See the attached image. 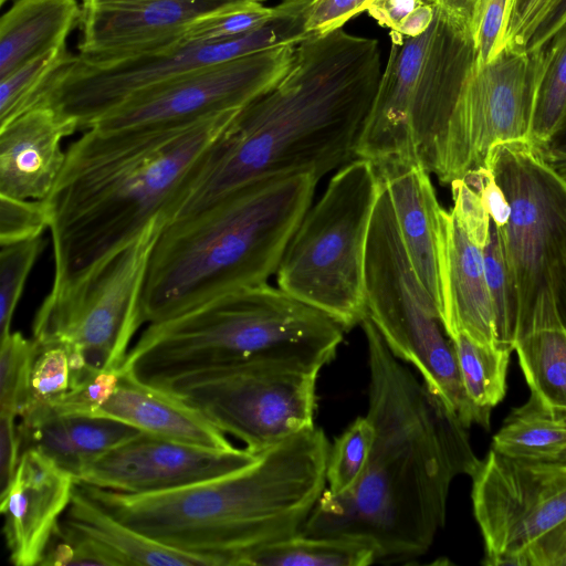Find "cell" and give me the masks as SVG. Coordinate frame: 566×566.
Segmentation results:
<instances>
[{"instance_id":"obj_1","label":"cell","mask_w":566,"mask_h":566,"mask_svg":"<svg viewBox=\"0 0 566 566\" xmlns=\"http://www.w3.org/2000/svg\"><path fill=\"white\" fill-rule=\"evenodd\" d=\"M360 326L370 375L366 417L375 428L370 458L352 490H324L300 533L363 538L377 562H411L444 526L453 480L472 478L482 460L468 428L390 352L368 315Z\"/></svg>"},{"instance_id":"obj_2","label":"cell","mask_w":566,"mask_h":566,"mask_svg":"<svg viewBox=\"0 0 566 566\" xmlns=\"http://www.w3.org/2000/svg\"><path fill=\"white\" fill-rule=\"evenodd\" d=\"M381 72L376 39L343 28L308 34L287 71L202 155L169 222L245 184L295 174L319 180L356 158Z\"/></svg>"},{"instance_id":"obj_3","label":"cell","mask_w":566,"mask_h":566,"mask_svg":"<svg viewBox=\"0 0 566 566\" xmlns=\"http://www.w3.org/2000/svg\"><path fill=\"white\" fill-rule=\"evenodd\" d=\"M240 111L116 129L91 127L65 151L44 199L59 286L167 224L200 158ZM165 224V226H166Z\"/></svg>"},{"instance_id":"obj_4","label":"cell","mask_w":566,"mask_h":566,"mask_svg":"<svg viewBox=\"0 0 566 566\" xmlns=\"http://www.w3.org/2000/svg\"><path fill=\"white\" fill-rule=\"evenodd\" d=\"M331 446L321 428L261 452L238 471L182 488L134 494L77 483L111 515L172 549L235 565L298 534L326 489Z\"/></svg>"},{"instance_id":"obj_5","label":"cell","mask_w":566,"mask_h":566,"mask_svg":"<svg viewBox=\"0 0 566 566\" xmlns=\"http://www.w3.org/2000/svg\"><path fill=\"white\" fill-rule=\"evenodd\" d=\"M317 182L312 174L255 180L164 226L143 287L144 324L268 283L312 206Z\"/></svg>"},{"instance_id":"obj_6","label":"cell","mask_w":566,"mask_h":566,"mask_svg":"<svg viewBox=\"0 0 566 566\" xmlns=\"http://www.w3.org/2000/svg\"><path fill=\"white\" fill-rule=\"evenodd\" d=\"M344 333L324 312L264 283L148 324L120 369L158 387L186 373L253 359L323 367L335 357Z\"/></svg>"},{"instance_id":"obj_7","label":"cell","mask_w":566,"mask_h":566,"mask_svg":"<svg viewBox=\"0 0 566 566\" xmlns=\"http://www.w3.org/2000/svg\"><path fill=\"white\" fill-rule=\"evenodd\" d=\"M475 59L469 25L440 7L419 35L390 32L387 63L355 156L374 164L418 160L429 171Z\"/></svg>"},{"instance_id":"obj_8","label":"cell","mask_w":566,"mask_h":566,"mask_svg":"<svg viewBox=\"0 0 566 566\" xmlns=\"http://www.w3.org/2000/svg\"><path fill=\"white\" fill-rule=\"evenodd\" d=\"M380 188L369 159L356 157L338 168L304 214L275 273L280 289L346 332L367 316L366 249Z\"/></svg>"},{"instance_id":"obj_9","label":"cell","mask_w":566,"mask_h":566,"mask_svg":"<svg viewBox=\"0 0 566 566\" xmlns=\"http://www.w3.org/2000/svg\"><path fill=\"white\" fill-rule=\"evenodd\" d=\"M380 182L366 249L367 315L390 352L415 366L427 387L468 429L476 424L490 430L491 409L475 406L465 395L452 339L411 265Z\"/></svg>"},{"instance_id":"obj_10","label":"cell","mask_w":566,"mask_h":566,"mask_svg":"<svg viewBox=\"0 0 566 566\" xmlns=\"http://www.w3.org/2000/svg\"><path fill=\"white\" fill-rule=\"evenodd\" d=\"M486 167L511 208L507 223L496 229L515 295L516 328L549 310H558L566 324V185L531 140L494 144Z\"/></svg>"},{"instance_id":"obj_11","label":"cell","mask_w":566,"mask_h":566,"mask_svg":"<svg viewBox=\"0 0 566 566\" xmlns=\"http://www.w3.org/2000/svg\"><path fill=\"white\" fill-rule=\"evenodd\" d=\"M313 0H282L260 28L221 42L180 41L150 53L102 64L76 55L53 77L39 105H48L88 129L132 94L186 72L281 45L297 44L308 33L306 18Z\"/></svg>"},{"instance_id":"obj_12","label":"cell","mask_w":566,"mask_h":566,"mask_svg":"<svg viewBox=\"0 0 566 566\" xmlns=\"http://www.w3.org/2000/svg\"><path fill=\"white\" fill-rule=\"evenodd\" d=\"M166 224L153 221L135 240L78 277L52 286L32 324L40 345L77 348L95 370L120 369L144 324L142 294L154 244Z\"/></svg>"},{"instance_id":"obj_13","label":"cell","mask_w":566,"mask_h":566,"mask_svg":"<svg viewBox=\"0 0 566 566\" xmlns=\"http://www.w3.org/2000/svg\"><path fill=\"white\" fill-rule=\"evenodd\" d=\"M321 369L302 361L253 359L186 373L157 388L261 453L315 427Z\"/></svg>"},{"instance_id":"obj_14","label":"cell","mask_w":566,"mask_h":566,"mask_svg":"<svg viewBox=\"0 0 566 566\" xmlns=\"http://www.w3.org/2000/svg\"><path fill=\"white\" fill-rule=\"evenodd\" d=\"M538 51L505 48L467 75L430 175L442 185L486 167L500 142L531 140Z\"/></svg>"},{"instance_id":"obj_15","label":"cell","mask_w":566,"mask_h":566,"mask_svg":"<svg viewBox=\"0 0 566 566\" xmlns=\"http://www.w3.org/2000/svg\"><path fill=\"white\" fill-rule=\"evenodd\" d=\"M471 500L490 566L517 556L566 518V464L503 455L490 449L472 476Z\"/></svg>"},{"instance_id":"obj_16","label":"cell","mask_w":566,"mask_h":566,"mask_svg":"<svg viewBox=\"0 0 566 566\" xmlns=\"http://www.w3.org/2000/svg\"><path fill=\"white\" fill-rule=\"evenodd\" d=\"M295 46L281 45L163 81L132 94L91 127L171 124L240 111L287 71Z\"/></svg>"},{"instance_id":"obj_17","label":"cell","mask_w":566,"mask_h":566,"mask_svg":"<svg viewBox=\"0 0 566 566\" xmlns=\"http://www.w3.org/2000/svg\"><path fill=\"white\" fill-rule=\"evenodd\" d=\"M259 454L247 448H203L140 432L101 455L75 481L125 493L160 492L238 471Z\"/></svg>"},{"instance_id":"obj_18","label":"cell","mask_w":566,"mask_h":566,"mask_svg":"<svg viewBox=\"0 0 566 566\" xmlns=\"http://www.w3.org/2000/svg\"><path fill=\"white\" fill-rule=\"evenodd\" d=\"M243 0H82L77 57L102 64L182 41L196 20Z\"/></svg>"},{"instance_id":"obj_19","label":"cell","mask_w":566,"mask_h":566,"mask_svg":"<svg viewBox=\"0 0 566 566\" xmlns=\"http://www.w3.org/2000/svg\"><path fill=\"white\" fill-rule=\"evenodd\" d=\"M75 484L73 474L45 454L34 449L22 451L10 485L0 494L2 531L13 565L41 564Z\"/></svg>"},{"instance_id":"obj_20","label":"cell","mask_w":566,"mask_h":566,"mask_svg":"<svg viewBox=\"0 0 566 566\" xmlns=\"http://www.w3.org/2000/svg\"><path fill=\"white\" fill-rule=\"evenodd\" d=\"M438 264L441 319L449 337L463 333L479 344L512 349L502 344L499 334L485 276L484 248L470 239L451 210L443 208Z\"/></svg>"},{"instance_id":"obj_21","label":"cell","mask_w":566,"mask_h":566,"mask_svg":"<svg viewBox=\"0 0 566 566\" xmlns=\"http://www.w3.org/2000/svg\"><path fill=\"white\" fill-rule=\"evenodd\" d=\"M76 130L74 122L43 104L0 126V195L44 200L65 161L61 142Z\"/></svg>"},{"instance_id":"obj_22","label":"cell","mask_w":566,"mask_h":566,"mask_svg":"<svg viewBox=\"0 0 566 566\" xmlns=\"http://www.w3.org/2000/svg\"><path fill=\"white\" fill-rule=\"evenodd\" d=\"M374 165L388 192L411 265L441 314L438 251L442 207L430 172L418 160L397 159Z\"/></svg>"},{"instance_id":"obj_23","label":"cell","mask_w":566,"mask_h":566,"mask_svg":"<svg viewBox=\"0 0 566 566\" xmlns=\"http://www.w3.org/2000/svg\"><path fill=\"white\" fill-rule=\"evenodd\" d=\"M19 419L21 450H38L74 479L101 455L142 432L109 418L59 413L48 403L32 405Z\"/></svg>"},{"instance_id":"obj_24","label":"cell","mask_w":566,"mask_h":566,"mask_svg":"<svg viewBox=\"0 0 566 566\" xmlns=\"http://www.w3.org/2000/svg\"><path fill=\"white\" fill-rule=\"evenodd\" d=\"M120 371L117 389L93 417L118 420L142 432L192 446L234 448L200 411L175 395Z\"/></svg>"},{"instance_id":"obj_25","label":"cell","mask_w":566,"mask_h":566,"mask_svg":"<svg viewBox=\"0 0 566 566\" xmlns=\"http://www.w3.org/2000/svg\"><path fill=\"white\" fill-rule=\"evenodd\" d=\"M81 18L76 0H17L0 20V80L66 44Z\"/></svg>"},{"instance_id":"obj_26","label":"cell","mask_w":566,"mask_h":566,"mask_svg":"<svg viewBox=\"0 0 566 566\" xmlns=\"http://www.w3.org/2000/svg\"><path fill=\"white\" fill-rule=\"evenodd\" d=\"M62 520L96 542L115 565L213 566L207 558L172 549L118 521L77 483Z\"/></svg>"},{"instance_id":"obj_27","label":"cell","mask_w":566,"mask_h":566,"mask_svg":"<svg viewBox=\"0 0 566 566\" xmlns=\"http://www.w3.org/2000/svg\"><path fill=\"white\" fill-rule=\"evenodd\" d=\"M513 350L531 395L547 408L566 411V324L560 312L530 316L515 332Z\"/></svg>"},{"instance_id":"obj_28","label":"cell","mask_w":566,"mask_h":566,"mask_svg":"<svg viewBox=\"0 0 566 566\" xmlns=\"http://www.w3.org/2000/svg\"><path fill=\"white\" fill-rule=\"evenodd\" d=\"M491 449L510 458L566 464V411L547 408L530 395L510 411Z\"/></svg>"},{"instance_id":"obj_29","label":"cell","mask_w":566,"mask_h":566,"mask_svg":"<svg viewBox=\"0 0 566 566\" xmlns=\"http://www.w3.org/2000/svg\"><path fill=\"white\" fill-rule=\"evenodd\" d=\"M377 562L375 546L352 536L301 533L243 555L239 566H367Z\"/></svg>"},{"instance_id":"obj_30","label":"cell","mask_w":566,"mask_h":566,"mask_svg":"<svg viewBox=\"0 0 566 566\" xmlns=\"http://www.w3.org/2000/svg\"><path fill=\"white\" fill-rule=\"evenodd\" d=\"M537 51L531 142L547 148L566 129V22Z\"/></svg>"},{"instance_id":"obj_31","label":"cell","mask_w":566,"mask_h":566,"mask_svg":"<svg viewBox=\"0 0 566 566\" xmlns=\"http://www.w3.org/2000/svg\"><path fill=\"white\" fill-rule=\"evenodd\" d=\"M451 339L465 395L475 406L492 410L506 395L513 350L479 344L463 333Z\"/></svg>"},{"instance_id":"obj_32","label":"cell","mask_w":566,"mask_h":566,"mask_svg":"<svg viewBox=\"0 0 566 566\" xmlns=\"http://www.w3.org/2000/svg\"><path fill=\"white\" fill-rule=\"evenodd\" d=\"M74 56L64 44L36 56L1 78L0 126L38 106L53 77Z\"/></svg>"},{"instance_id":"obj_33","label":"cell","mask_w":566,"mask_h":566,"mask_svg":"<svg viewBox=\"0 0 566 566\" xmlns=\"http://www.w3.org/2000/svg\"><path fill=\"white\" fill-rule=\"evenodd\" d=\"M375 441L370 420L358 417L335 440L326 463V489L334 496L352 490L363 476Z\"/></svg>"},{"instance_id":"obj_34","label":"cell","mask_w":566,"mask_h":566,"mask_svg":"<svg viewBox=\"0 0 566 566\" xmlns=\"http://www.w3.org/2000/svg\"><path fill=\"white\" fill-rule=\"evenodd\" d=\"M39 352L20 332L0 338V413L20 417L31 403L30 378Z\"/></svg>"},{"instance_id":"obj_35","label":"cell","mask_w":566,"mask_h":566,"mask_svg":"<svg viewBox=\"0 0 566 566\" xmlns=\"http://www.w3.org/2000/svg\"><path fill=\"white\" fill-rule=\"evenodd\" d=\"M274 11V7H265L261 1L243 0L196 20L188 27L182 40L221 42L241 38L264 24Z\"/></svg>"},{"instance_id":"obj_36","label":"cell","mask_w":566,"mask_h":566,"mask_svg":"<svg viewBox=\"0 0 566 566\" xmlns=\"http://www.w3.org/2000/svg\"><path fill=\"white\" fill-rule=\"evenodd\" d=\"M0 338L11 332L27 279L43 249L42 237L0 245Z\"/></svg>"},{"instance_id":"obj_37","label":"cell","mask_w":566,"mask_h":566,"mask_svg":"<svg viewBox=\"0 0 566 566\" xmlns=\"http://www.w3.org/2000/svg\"><path fill=\"white\" fill-rule=\"evenodd\" d=\"M484 268L502 344L513 349L517 307L501 237L492 220L490 239L484 248Z\"/></svg>"},{"instance_id":"obj_38","label":"cell","mask_w":566,"mask_h":566,"mask_svg":"<svg viewBox=\"0 0 566 566\" xmlns=\"http://www.w3.org/2000/svg\"><path fill=\"white\" fill-rule=\"evenodd\" d=\"M38 344V343H36ZM39 346L33 363L30 388L31 403H46L71 389V366L69 353L63 344Z\"/></svg>"},{"instance_id":"obj_39","label":"cell","mask_w":566,"mask_h":566,"mask_svg":"<svg viewBox=\"0 0 566 566\" xmlns=\"http://www.w3.org/2000/svg\"><path fill=\"white\" fill-rule=\"evenodd\" d=\"M42 566L107 565L112 557L91 537L65 523L55 528L41 562Z\"/></svg>"},{"instance_id":"obj_40","label":"cell","mask_w":566,"mask_h":566,"mask_svg":"<svg viewBox=\"0 0 566 566\" xmlns=\"http://www.w3.org/2000/svg\"><path fill=\"white\" fill-rule=\"evenodd\" d=\"M513 0H479L471 32L475 46V65H483L506 46Z\"/></svg>"},{"instance_id":"obj_41","label":"cell","mask_w":566,"mask_h":566,"mask_svg":"<svg viewBox=\"0 0 566 566\" xmlns=\"http://www.w3.org/2000/svg\"><path fill=\"white\" fill-rule=\"evenodd\" d=\"M45 229H49V211L44 200L0 195V245L42 237Z\"/></svg>"},{"instance_id":"obj_42","label":"cell","mask_w":566,"mask_h":566,"mask_svg":"<svg viewBox=\"0 0 566 566\" xmlns=\"http://www.w3.org/2000/svg\"><path fill=\"white\" fill-rule=\"evenodd\" d=\"M438 7V0H373L367 11L390 32L417 36L430 25Z\"/></svg>"},{"instance_id":"obj_43","label":"cell","mask_w":566,"mask_h":566,"mask_svg":"<svg viewBox=\"0 0 566 566\" xmlns=\"http://www.w3.org/2000/svg\"><path fill=\"white\" fill-rule=\"evenodd\" d=\"M120 375V369L98 370L77 387L46 403L59 413L94 416L117 389Z\"/></svg>"},{"instance_id":"obj_44","label":"cell","mask_w":566,"mask_h":566,"mask_svg":"<svg viewBox=\"0 0 566 566\" xmlns=\"http://www.w3.org/2000/svg\"><path fill=\"white\" fill-rule=\"evenodd\" d=\"M453 207L451 212L470 239L485 248L490 239L491 217L479 193L463 179L450 184Z\"/></svg>"},{"instance_id":"obj_45","label":"cell","mask_w":566,"mask_h":566,"mask_svg":"<svg viewBox=\"0 0 566 566\" xmlns=\"http://www.w3.org/2000/svg\"><path fill=\"white\" fill-rule=\"evenodd\" d=\"M373 0H313L308 7L306 31L322 34L337 29L366 11Z\"/></svg>"},{"instance_id":"obj_46","label":"cell","mask_w":566,"mask_h":566,"mask_svg":"<svg viewBox=\"0 0 566 566\" xmlns=\"http://www.w3.org/2000/svg\"><path fill=\"white\" fill-rule=\"evenodd\" d=\"M516 566H566V518L521 553Z\"/></svg>"},{"instance_id":"obj_47","label":"cell","mask_w":566,"mask_h":566,"mask_svg":"<svg viewBox=\"0 0 566 566\" xmlns=\"http://www.w3.org/2000/svg\"><path fill=\"white\" fill-rule=\"evenodd\" d=\"M463 180L479 193L495 227L503 228L509 221L511 208L493 171L481 167L468 174Z\"/></svg>"},{"instance_id":"obj_48","label":"cell","mask_w":566,"mask_h":566,"mask_svg":"<svg viewBox=\"0 0 566 566\" xmlns=\"http://www.w3.org/2000/svg\"><path fill=\"white\" fill-rule=\"evenodd\" d=\"M553 2L554 0H513L505 48L523 50L530 32Z\"/></svg>"},{"instance_id":"obj_49","label":"cell","mask_w":566,"mask_h":566,"mask_svg":"<svg viewBox=\"0 0 566 566\" xmlns=\"http://www.w3.org/2000/svg\"><path fill=\"white\" fill-rule=\"evenodd\" d=\"M17 419L13 415L0 413V494L10 485L22 454Z\"/></svg>"},{"instance_id":"obj_50","label":"cell","mask_w":566,"mask_h":566,"mask_svg":"<svg viewBox=\"0 0 566 566\" xmlns=\"http://www.w3.org/2000/svg\"><path fill=\"white\" fill-rule=\"evenodd\" d=\"M565 22L566 0H554L530 32L523 50L532 52L541 49Z\"/></svg>"},{"instance_id":"obj_51","label":"cell","mask_w":566,"mask_h":566,"mask_svg":"<svg viewBox=\"0 0 566 566\" xmlns=\"http://www.w3.org/2000/svg\"><path fill=\"white\" fill-rule=\"evenodd\" d=\"M439 7L467 23L471 30L479 0H438Z\"/></svg>"},{"instance_id":"obj_52","label":"cell","mask_w":566,"mask_h":566,"mask_svg":"<svg viewBox=\"0 0 566 566\" xmlns=\"http://www.w3.org/2000/svg\"><path fill=\"white\" fill-rule=\"evenodd\" d=\"M545 158L553 170L566 185V148H543Z\"/></svg>"},{"instance_id":"obj_53","label":"cell","mask_w":566,"mask_h":566,"mask_svg":"<svg viewBox=\"0 0 566 566\" xmlns=\"http://www.w3.org/2000/svg\"><path fill=\"white\" fill-rule=\"evenodd\" d=\"M548 147L566 148V129L560 135H558L556 137V139Z\"/></svg>"},{"instance_id":"obj_54","label":"cell","mask_w":566,"mask_h":566,"mask_svg":"<svg viewBox=\"0 0 566 566\" xmlns=\"http://www.w3.org/2000/svg\"><path fill=\"white\" fill-rule=\"evenodd\" d=\"M8 0H0V4H4Z\"/></svg>"},{"instance_id":"obj_55","label":"cell","mask_w":566,"mask_h":566,"mask_svg":"<svg viewBox=\"0 0 566 566\" xmlns=\"http://www.w3.org/2000/svg\"><path fill=\"white\" fill-rule=\"evenodd\" d=\"M256 1H262V0H256Z\"/></svg>"}]
</instances>
